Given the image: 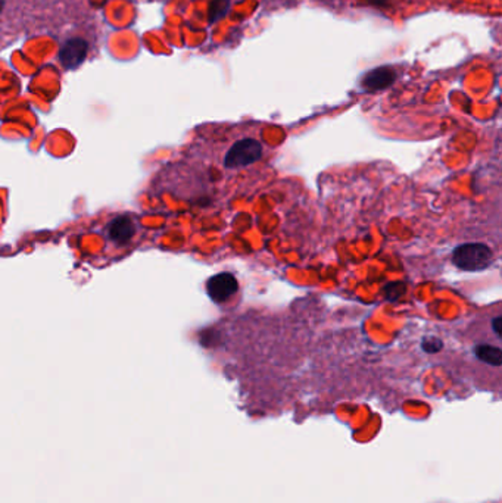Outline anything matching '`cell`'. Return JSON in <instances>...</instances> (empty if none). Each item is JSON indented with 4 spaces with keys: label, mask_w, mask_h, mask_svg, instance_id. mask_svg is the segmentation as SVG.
Here are the masks:
<instances>
[{
    "label": "cell",
    "mask_w": 502,
    "mask_h": 503,
    "mask_svg": "<svg viewBox=\"0 0 502 503\" xmlns=\"http://www.w3.org/2000/svg\"><path fill=\"white\" fill-rule=\"evenodd\" d=\"M492 262V250L482 243H466L455 247L452 252V263L463 271H483L489 268Z\"/></svg>",
    "instance_id": "1"
},
{
    "label": "cell",
    "mask_w": 502,
    "mask_h": 503,
    "mask_svg": "<svg viewBox=\"0 0 502 503\" xmlns=\"http://www.w3.org/2000/svg\"><path fill=\"white\" fill-rule=\"evenodd\" d=\"M264 147L254 137H245L234 142L224 156L226 170H241L262 158Z\"/></svg>",
    "instance_id": "2"
},
{
    "label": "cell",
    "mask_w": 502,
    "mask_h": 503,
    "mask_svg": "<svg viewBox=\"0 0 502 503\" xmlns=\"http://www.w3.org/2000/svg\"><path fill=\"white\" fill-rule=\"evenodd\" d=\"M237 290H239V283L231 272L215 274L206 282L208 296L215 303L227 302L236 295Z\"/></svg>",
    "instance_id": "3"
},
{
    "label": "cell",
    "mask_w": 502,
    "mask_h": 503,
    "mask_svg": "<svg viewBox=\"0 0 502 503\" xmlns=\"http://www.w3.org/2000/svg\"><path fill=\"white\" fill-rule=\"evenodd\" d=\"M106 231H108V239L114 245L122 247L131 243L133 237L136 235L137 231V226L136 221L131 217L122 215L114 218L113 221H109Z\"/></svg>",
    "instance_id": "4"
},
{
    "label": "cell",
    "mask_w": 502,
    "mask_h": 503,
    "mask_svg": "<svg viewBox=\"0 0 502 503\" xmlns=\"http://www.w3.org/2000/svg\"><path fill=\"white\" fill-rule=\"evenodd\" d=\"M87 41L80 37L69 38L65 41L59 52V61L66 69H76L86 61L87 56Z\"/></svg>",
    "instance_id": "5"
},
{
    "label": "cell",
    "mask_w": 502,
    "mask_h": 503,
    "mask_svg": "<svg viewBox=\"0 0 502 503\" xmlns=\"http://www.w3.org/2000/svg\"><path fill=\"white\" fill-rule=\"evenodd\" d=\"M395 78H396V74L392 68L380 66V68L373 69V71H370L366 75L364 81H362V86H364L368 92H378V90H383V89H387L389 86H392Z\"/></svg>",
    "instance_id": "6"
},
{
    "label": "cell",
    "mask_w": 502,
    "mask_h": 503,
    "mask_svg": "<svg viewBox=\"0 0 502 503\" xmlns=\"http://www.w3.org/2000/svg\"><path fill=\"white\" fill-rule=\"evenodd\" d=\"M476 356L482 362L487 363V365H492L499 368L502 363V352L499 346L494 344H479L476 347Z\"/></svg>",
    "instance_id": "7"
},
{
    "label": "cell",
    "mask_w": 502,
    "mask_h": 503,
    "mask_svg": "<svg viewBox=\"0 0 502 503\" xmlns=\"http://www.w3.org/2000/svg\"><path fill=\"white\" fill-rule=\"evenodd\" d=\"M230 0H213L211 8H209V21L215 22L217 20L222 18L229 10Z\"/></svg>",
    "instance_id": "8"
},
{
    "label": "cell",
    "mask_w": 502,
    "mask_h": 503,
    "mask_svg": "<svg viewBox=\"0 0 502 503\" xmlns=\"http://www.w3.org/2000/svg\"><path fill=\"white\" fill-rule=\"evenodd\" d=\"M499 324H501V318L499 316H496L495 319H494V331H495V335H496V337L498 339H501V330H499Z\"/></svg>",
    "instance_id": "9"
},
{
    "label": "cell",
    "mask_w": 502,
    "mask_h": 503,
    "mask_svg": "<svg viewBox=\"0 0 502 503\" xmlns=\"http://www.w3.org/2000/svg\"><path fill=\"white\" fill-rule=\"evenodd\" d=\"M3 0H0V12H2V9H3Z\"/></svg>",
    "instance_id": "10"
}]
</instances>
